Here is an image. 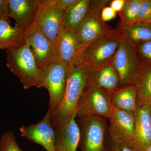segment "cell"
Instances as JSON below:
<instances>
[{"label":"cell","instance_id":"4dcf8cb0","mask_svg":"<svg viewBox=\"0 0 151 151\" xmlns=\"http://www.w3.org/2000/svg\"><path fill=\"white\" fill-rule=\"evenodd\" d=\"M8 5V0H0V12L7 6Z\"/></svg>","mask_w":151,"mask_h":151},{"label":"cell","instance_id":"f546056e","mask_svg":"<svg viewBox=\"0 0 151 151\" xmlns=\"http://www.w3.org/2000/svg\"><path fill=\"white\" fill-rule=\"evenodd\" d=\"M125 1L126 0H111L109 6L117 13L123 9Z\"/></svg>","mask_w":151,"mask_h":151},{"label":"cell","instance_id":"277c9868","mask_svg":"<svg viewBox=\"0 0 151 151\" xmlns=\"http://www.w3.org/2000/svg\"><path fill=\"white\" fill-rule=\"evenodd\" d=\"M123 37L119 30L113 29L85 47L82 62L88 65L91 71L108 64L113 60Z\"/></svg>","mask_w":151,"mask_h":151},{"label":"cell","instance_id":"d4e9b609","mask_svg":"<svg viewBox=\"0 0 151 151\" xmlns=\"http://www.w3.org/2000/svg\"><path fill=\"white\" fill-rule=\"evenodd\" d=\"M135 47L141 63L151 67V40L142 42Z\"/></svg>","mask_w":151,"mask_h":151},{"label":"cell","instance_id":"7402d4cb","mask_svg":"<svg viewBox=\"0 0 151 151\" xmlns=\"http://www.w3.org/2000/svg\"><path fill=\"white\" fill-rule=\"evenodd\" d=\"M91 0H78L76 4L65 11L63 27L75 32L86 16L90 6Z\"/></svg>","mask_w":151,"mask_h":151},{"label":"cell","instance_id":"7a4b0ae2","mask_svg":"<svg viewBox=\"0 0 151 151\" xmlns=\"http://www.w3.org/2000/svg\"><path fill=\"white\" fill-rule=\"evenodd\" d=\"M40 79L38 88H45L49 94L48 111L50 115L59 107L65 92L69 67L57 55L40 68Z\"/></svg>","mask_w":151,"mask_h":151},{"label":"cell","instance_id":"6da1fadb","mask_svg":"<svg viewBox=\"0 0 151 151\" xmlns=\"http://www.w3.org/2000/svg\"><path fill=\"white\" fill-rule=\"evenodd\" d=\"M90 70L82 62L69 67L65 92L59 107L50 116V120L55 127L75 114L78 100L86 86Z\"/></svg>","mask_w":151,"mask_h":151},{"label":"cell","instance_id":"2e32d148","mask_svg":"<svg viewBox=\"0 0 151 151\" xmlns=\"http://www.w3.org/2000/svg\"><path fill=\"white\" fill-rule=\"evenodd\" d=\"M8 5L0 12V50L19 47L25 42L24 29L11 25Z\"/></svg>","mask_w":151,"mask_h":151},{"label":"cell","instance_id":"7c38bea8","mask_svg":"<svg viewBox=\"0 0 151 151\" xmlns=\"http://www.w3.org/2000/svg\"><path fill=\"white\" fill-rule=\"evenodd\" d=\"M25 40L30 46L38 67H43L57 55L55 43L52 42L32 24L25 30Z\"/></svg>","mask_w":151,"mask_h":151},{"label":"cell","instance_id":"e0dca14e","mask_svg":"<svg viewBox=\"0 0 151 151\" xmlns=\"http://www.w3.org/2000/svg\"><path fill=\"white\" fill-rule=\"evenodd\" d=\"M150 103L137 106L135 112L134 145L142 151L151 144V118Z\"/></svg>","mask_w":151,"mask_h":151},{"label":"cell","instance_id":"484cf974","mask_svg":"<svg viewBox=\"0 0 151 151\" xmlns=\"http://www.w3.org/2000/svg\"><path fill=\"white\" fill-rule=\"evenodd\" d=\"M138 20L151 21V0H142L138 12Z\"/></svg>","mask_w":151,"mask_h":151},{"label":"cell","instance_id":"52a82bcc","mask_svg":"<svg viewBox=\"0 0 151 151\" xmlns=\"http://www.w3.org/2000/svg\"><path fill=\"white\" fill-rule=\"evenodd\" d=\"M112 62L119 74V88L133 84L141 63L135 47L125 37H123Z\"/></svg>","mask_w":151,"mask_h":151},{"label":"cell","instance_id":"5b68a950","mask_svg":"<svg viewBox=\"0 0 151 151\" xmlns=\"http://www.w3.org/2000/svg\"><path fill=\"white\" fill-rule=\"evenodd\" d=\"M113 108L111 95L95 84L89 76L77 104L76 118L95 115L109 119Z\"/></svg>","mask_w":151,"mask_h":151},{"label":"cell","instance_id":"4fadbf2b","mask_svg":"<svg viewBox=\"0 0 151 151\" xmlns=\"http://www.w3.org/2000/svg\"><path fill=\"white\" fill-rule=\"evenodd\" d=\"M50 116L47 111L39 122L29 126H22L19 131L23 137L40 145L47 151H55V131L50 122Z\"/></svg>","mask_w":151,"mask_h":151},{"label":"cell","instance_id":"30bf717a","mask_svg":"<svg viewBox=\"0 0 151 151\" xmlns=\"http://www.w3.org/2000/svg\"><path fill=\"white\" fill-rule=\"evenodd\" d=\"M109 120L111 140L134 145L135 112L113 107Z\"/></svg>","mask_w":151,"mask_h":151},{"label":"cell","instance_id":"5bb4252c","mask_svg":"<svg viewBox=\"0 0 151 151\" xmlns=\"http://www.w3.org/2000/svg\"><path fill=\"white\" fill-rule=\"evenodd\" d=\"M54 128L55 151H77L81 139V130L76 122V113Z\"/></svg>","mask_w":151,"mask_h":151},{"label":"cell","instance_id":"603a6c76","mask_svg":"<svg viewBox=\"0 0 151 151\" xmlns=\"http://www.w3.org/2000/svg\"><path fill=\"white\" fill-rule=\"evenodd\" d=\"M142 0H126L125 4L119 14L121 22L126 24L138 20V12Z\"/></svg>","mask_w":151,"mask_h":151},{"label":"cell","instance_id":"3957f363","mask_svg":"<svg viewBox=\"0 0 151 151\" xmlns=\"http://www.w3.org/2000/svg\"><path fill=\"white\" fill-rule=\"evenodd\" d=\"M6 65L18 77L24 88L37 87L40 79V68L38 67L30 46L25 42L17 48L7 50Z\"/></svg>","mask_w":151,"mask_h":151},{"label":"cell","instance_id":"d6a6232c","mask_svg":"<svg viewBox=\"0 0 151 151\" xmlns=\"http://www.w3.org/2000/svg\"><path fill=\"white\" fill-rule=\"evenodd\" d=\"M150 113L151 118V101H150Z\"/></svg>","mask_w":151,"mask_h":151},{"label":"cell","instance_id":"d6986e66","mask_svg":"<svg viewBox=\"0 0 151 151\" xmlns=\"http://www.w3.org/2000/svg\"><path fill=\"white\" fill-rule=\"evenodd\" d=\"M89 77L111 96L119 89V75L112 60L99 69L90 71Z\"/></svg>","mask_w":151,"mask_h":151},{"label":"cell","instance_id":"4316f807","mask_svg":"<svg viewBox=\"0 0 151 151\" xmlns=\"http://www.w3.org/2000/svg\"><path fill=\"white\" fill-rule=\"evenodd\" d=\"M107 146L109 151H139L134 144L117 142L110 139Z\"/></svg>","mask_w":151,"mask_h":151},{"label":"cell","instance_id":"1f68e13d","mask_svg":"<svg viewBox=\"0 0 151 151\" xmlns=\"http://www.w3.org/2000/svg\"><path fill=\"white\" fill-rule=\"evenodd\" d=\"M142 151H151V144L147 146Z\"/></svg>","mask_w":151,"mask_h":151},{"label":"cell","instance_id":"ba28073f","mask_svg":"<svg viewBox=\"0 0 151 151\" xmlns=\"http://www.w3.org/2000/svg\"><path fill=\"white\" fill-rule=\"evenodd\" d=\"M64 12L52 0H41L33 24L52 42L55 43L63 27Z\"/></svg>","mask_w":151,"mask_h":151},{"label":"cell","instance_id":"9a60e30c","mask_svg":"<svg viewBox=\"0 0 151 151\" xmlns=\"http://www.w3.org/2000/svg\"><path fill=\"white\" fill-rule=\"evenodd\" d=\"M41 0H8L9 16L15 26L26 30L32 24Z\"/></svg>","mask_w":151,"mask_h":151},{"label":"cell","instance_id":"cb8c5ba5","mask_svg":"<svg viewBox=\"0 0 151 151\" xmlns=\"http://www.w3.org/2000/svg\"><path fill=\"white\" fill-rule=\"evenodd\" d=\"M0 151H23L12 131L5 132L0 138Z\"/></svg>","mask_w":151,"mask_h":151},{"label":"cell","instance_id":"83f0119b","mask_svg":"<svg viewBox=\"0 0 151 151\" xmlns=\"http://www.w3.org/2000/svg\"><path fill=\"white\" fill-rule=\"evenodd\" d=\"M116 16L117 13L109 6L103 8L101 11V18L104 22L113 19Z\"/></svg>","mask_w":151,"mask_h":151},{"label":"cell","instance_id":"f1b7e54d","mask_svg":"<svg viewBox=\"0 0 151 151\" xmlns=\"http://www.w3.org/2000/svg\"><path fill=\"white\" fill-rule=\"evenodd\" d=\"M60 9L65 12L73 6L78 0H52Z\"/></svg>","mask_w":151,"mask_h":151},{"label":"cell","instance_id":"8fae6325","mask_svg":"<svg viewBox=\"0 0 151 151\" xmlns=\"http://www.w3.org/2000/svg\"><path fill=\"white\" fill-rule=\"evenodd\" d=\"M57 55L69 67L82 62L85 49L73 31L63 27L55 42Z\"/></svg>","mask_w":151,"mask_h":151},{"label":"cell","instance_id":"ac0fdd59","mask_svg":"<svg viewBox=\"0 0 151 151\" xmlns=\"http://www.w3.org/2000/svg\"><path fill=\"white\" fill-rule=\"evenodd\" d=\"M117 29L134 47L151 40V21L138 20L126 24L119 23Z\"/></svg>","mask_w":151,"mask_h":151},{"label":"cell","instance_id":"9c48e42d","mask_svg":"<svg viewBox=\"0 0 151 151\" xmlns=\"http://www.w3.org/2000/svg\"><path fill=\"white\" fill-rule=\"evenodd\" d=\"M81 151H109L105 143L106 121L100 116L81 118Z\"/></svg>","mask_w":151,"mask_h":151},{"label":"cell","instance_id":"44dd1931","mask_svg":"<svg viewBox=\"0 0 151 151\" xmlns=\"http://www.w3.org/2000/svg\"><path fill=\"white\" fill-rule=\"evenodd\" d=\"M113 107L135 112L137 108V92L133 84L119 88L111 96Z\"/></svg>","mask_w":151,"mask_h":151},{"label":"cell","instance_id":"8992f818","mask_svg":"<svg viewBox=\"0 0 151 151\" xmlns=\"http://www.w3.org/2000/svg\"><path fill=\"white\" fill-rule=\"evenodd\" d=\"M111 0H91L89 9L83 21L75 30L81 44L86 47L94 40L113 29L103 21L102 9L109 6Z\"/></svg>","mask_w":151,"mask_h":151},{"label":"cell","instance_id":"ffe728a7","mask_svg":"<svg viewBox=\"0 0 151 151\" xmlns=\"http://www.w3.org/2000/svg\"><path fill=\"white\" fill-rule=\"evenodd\" d=\"M137 92V106L151 101V67L141 63L133 81Z\"/></svg>","mask_w":151,"mask_h":151}]
</instances>
